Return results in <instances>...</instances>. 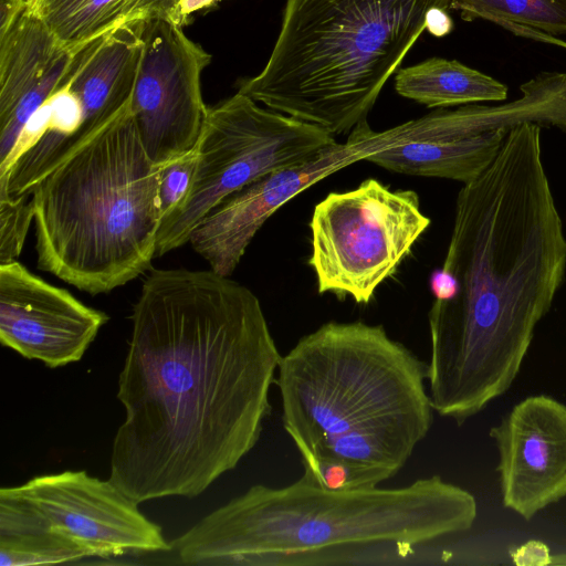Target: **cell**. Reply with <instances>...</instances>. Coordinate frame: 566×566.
<instances>
[{"mask_svg": "<svg viewBox=\"0 0 566 566\" xmlns=\"http://www.w3.org/2000/svg\"><path fill=\"white\" fill-rule=\"evenodd\" d=\"M27 9V0H0V34L7 32Z\"/></svg>", "mask_w": 566, "mask_h": 566, "instance_id": "26", "label": "cell"}, {"mask_svg": "<svg viewBox=\"0 0 566 566\" xmlns=\"http://www.w3.org/2000/svg\"><path fill=\"white\" fill-rule=\"evenodd\" d=\"M336 140L325 129L263 108L238 92L207 108L197 167L184 201L161 220L156 258L185 243L221 201L252 181L300 165Z\"/></svg>", "mask_w": 566, "mask_h": 566, "instance_id": "7", "label": "cell"}, {"mask_svg": "<svg viewBox=\"0 0 566 566\" xmlns=\"http://www.w3.org/2000/svg\"><path fill=\"white\" fill-rule=\"evenodd\" d=\"M87 557L12 486L0 490V566H34Z\"/></svg>", "mask_w": 566, "mask_h": 566, "instance_id": "16", "label": "cell"}, {"mask_svg": "<svg viewBox=\"0 0 566 566\" xmlns=\"http://www.w3.org/2000/svg\"><path fill=\"white\" fill-rule=\"evenodd\" d=\"M517 566H546L552 563L549 548L539 541H528L510 552Z\"/></svg>", "mask_w": 566, "mask_h": 566, "instance_id": "25", "label": "cell"}, {"mask_svg": "<svg viewBox=\"0 0 566 566\" xmlns=\"http://www.w3.org/2000/svg\"><path fill=\"white\" fill-rule=\"evenodd\" d=\"M108 316L14 260L0 264V342L50 368L82 359Z\"/></svg>", "mask_w": 566, "mask_h": 566, "instance_id": "12", "label": "cell"}, {"mask_svg": "<svg viewBox=\"0 0 566 566\" xmlns=\"http://www.w3.org/2000/svg\"><path fill=\"white\" fill-rule=\"evenodd\" d=\"M428 363L382 325L327 322L282 356V423L304 469L352 468L365 488L396 475L433 422Z\"/></svg>", "mask_w": 566, "mask_h": 566, "instance_id": "3", "label": "cell"}, {"mask_svg": "<svg viewBox=\"0 0 566 566\" xmlns=\"http://www.w3.org/2000/svg\"><path fill=\"white\" fill-rule=\"evenodd\" d=\"M142 21L125 23L74 52L66 85L81 103L83 123L70 153L132 101L143 51Z\"/></svg>", "mask_w": 566, "mask_h": 566, "instance_id": "15", "label": "cell"}, {"mask_svg": "<svg viewBox=\"0 0 566 566\" xmlns=\"http://www.w3.org/2000/svg\"><path fill=\"white\" fill-rule=\"evenodd\" d=\"M13 491L33 505L87 557L171 549L161 527L149 521L118 485L85 471L34 476Z\"/></svg>", "mask_w": 566, "mask_h": 566, "instance_id": "10", "label": "cell"}, {"mask_svg": "<svg viewBox=\"0 0 566 566\" xmlns=\"http://www.w3.org/2000/svg\"><path fill=\"white\" fill-rule=\"evenodd\" d=\"M75 51L64 50L40 82L27 92L10 115L0 122V164L7 159L29 118L66 82L67 70Z\"/></svg>", "mask_w": 566, "mask_h": 566, "instance_id": "21", "label": "cell"}, {"mask_svg": "<svg viewBox=\"0 0 566 566\" xmlns=\"http://www.w3.org/2000/svg\"><path fill=\"white\" fill-rule=\"evenodd\" d=\"M370 126L358 124L345 143L313 158L270 172L227 197L192 231L189 243L216 273L230 276L264 222L283 205L327 176L370 153Z\"/></svg>", "mask_w": 566, "mask_h": 566, "instance_id": "11", "label": "cell"}, {"mask_svg": "<svg viewBox=\"0 0 566 566\" xmlns=\"http://www.w3.org/2000/svg\"><path fill=\"white\" fill-rule=\"evenodd\" d=\"M140 35L130 108L148 157L163 166L197 145L208 108L200 80L211 55L166 17L143 19Z\"/></svg>", "mask_w": 566, "mask_h": 566, "instance_id": "9", "label": "cell"}, {"mask_svg": "<svg viewBox=\"0 0 566 566\" xmlns=\"http://www.w3.org/2000/svg\"><path fill=\"white\" fill-rule=\"evenodd\" d=\"M413 190H391L375 178L331 192L313 210L308 265L318 293L368 304L430 226Z\"/></svg>", "mask_w": 566, "mask_h": 566, "instance_id": "8", "label": "cell"}, {"mask_svg": "<svg viewBox=\"0 0 566 566\" xmlns=\"http://www.w3.org/2000/svg\"><path fill=\"white\" fill-rule=\"evenodd\" d=\"M452 28L453 22L448 10L437 9L430 17L427 30L434 36H444L451 32Z\"/></svg>", "mask_w": 566, "mask_h": 566, "instance_id": "27", "label": "cell"}, {"mask_svg": "<svg viewBox=\"0 0 566 566\" xmlns=\"http://www.w3.org/2000/svg\"><path fill=\"white\" fill-rule=\"evenodd\" d=\"M130 102L30 190L38 266L92 295L135 280L156 258L160 166Z\"/></svg>", "mask_w": 566, "mask_h": 566, "instance_id": "5", "label": "cell"}, {"mask_svg": "<svg viewBox=\"0 0 566 566\" xmlns=\"http://www.w3.org/2000/svg\"><path fill=\"white\" fill-rule=\"evenodd\" d=\"M452 0H286L282 27L260 74L240 93L268 108L350 133L437 9Z\"/></svg>", "mask_w": 566, "mask_h": 566, "instance_id": "6", "label": "cell"}, {"mask_svg": "<svg viewBox=\"0 0 566 566\" xmlns=\"http://www.w3.org/2000/svg\"><path fill=\"white\" fill-rule=\"evenodd\" d=\"M221 0H161V15L185 25L195 12L209 9Z\"/></svg>", "mask_w": 566, "mask_h": 566, "instance_id": "24", "label": "cell"}, {"mask_svg": "<svg viewBox=\"0 0 566 566\" xmlns=\"http://www.w3.org/2000/svg\"><path fill=\"white\" fill-rule=\"evenodd\" d=\"M452 9L465 21L482 19L521 36L563 43L566 33V0H452Z\"/></svg>", "mask_w": 566, "mask_h": 566, "instance_id": "20", "label": "cell"}, {"mask_svg": "<svg viewBox=\"0 0 566 566\" xmlns=\"http://www.w3.org/2000/svg\"><path fill=\"white\" fill-rule=\"evenodd\" d=\"M32 220L34 203L30 192L18 197L0 196V264L20 255Z\"/></svg>", "mask_w": 566, "mask_h": 566, "instance_id": "22", "label": "cell"}, {"mask_svg": "<svg viewBox=\"0 0 566 566\" xmlns=\"http://www.w3.org/2000/svg\"><path fill=\"white\" fill-rule=\"evenodd\" d=\"M399 95L428 107H449L479 102H501L507 86L458 61L431 57L401 69L396 75Z\"/></svg>", "mask_w": 566, "mask_h": 566, "instance_id": "18", "label": "cell"}, {"mask_svg": "<svg viewBox=\"0 0 566 566\" xmlns=\"http://www.w3.org/2000/svg\"><path fill=\"white\" fill-rule=\"evenodd\" d=\"M27 10L75 51L134 20L160 14V0H27Z\"/></svg>", "mask_w": 566, "mask_h": 566, "instance_id": "17", "label": "cell"}, {"mask_svg": "<svg viewBox=\"0 0 566 566\" xmlns=\"http://www.w3.org/2000/svg\"><path fill=\"white\" fill-rule=\"evenodd\" d=\"M197 147L181 157L160 166L159 177V200L161 209V220L170 214L188 195L196 167H197Z\"/></svg>", "mask_w": 566, "mask_h": 566, "instance_id": "23", "label": "cell"}, {"mask_svg": "<svg viewBox=\"0 0 566 566\" xmlns=\"http://www.w3.org/2000/svg\"><path fill=\"white\" fill-rule=\"evenodd\" d=\"M64 50L27 9L0 34V122L40 82Z\"/></svg>", "mask_w": 566, "mask_h": 566, "instance_id": "19", "label": "cell"}, {"mask_svg": "<svg viewBox=\"0 0 566 566\" xmlns=\"http://www.w3.org/2000/svg\"><path fill=\"white\" fill-rule=\"evenodd\" d=\"M475 497L440 475L384 489L328 490L302 475L282 488L252 485L171 543L196 566L296 564L297 558L386 545L400 557L418 545L470 530Z\"/></svg>", "mask_w": 566, "mask_h": 566, "instance_id": "4", "label": "cell"}, {"mask_svg": "<svg viewBox=\"0 0 566 566\" xmlns=\"http://www.w3.org/2000/svg\"><path fill=\"white\" fill-rule=\"evenodd\" d=\"M132 322L109 479L138 504L198 496L258 443L282 356L258 296L211 269L151 270Z\"/></svg>", "mask_w": 566, "mask_h": 566, "instance_id": "1", "label": "cell"}, {"mask_svg": "<svg viewBox=\"0 0 566 566\" xmlns=\"http://www.w3.org/2000/svg\"><path fill=\"white\" fill-rule=\"evenodd\" d=\"M551 565H566V554L552 555Z\"/></svg>", "mask_w": 566, "mask_h": 566, "instance_id": "28", "label": "cell"}, {"mask_svg": "<svg viewBox=\"0 0 566 566\" xmlns=\"http://www.w3.org/2000/svg\"><path fill=\"white\" fill-rule=\"evenodd\" d=\"M565 274L541 127L525 123L460 189L444 261L430 276L434 411L461 426L510 389Z\"/></svg>", "mask_w": 566, "mask_h": 566, "instance_id": "2", "label": "cell"}, {"mask_svg": "<svg viewBox=\"0 0 566 566\" xmlns=\"http://www.w3.org/2000/svg\"><path fill=\"white\" fill-rule=\"evenodd\" d=\"M510 130L473 136L462 107L440 108L384 132H370L365 160L389 171L467 184L495 158Z\"/></svg>", "mask_w": 566, "mask_h": 566, "instance_id": "14", "label": "cell"}, {"mask_svg": "<svg viewBox=\"0 0 566 566\" xmlns=\"http://www.w3.org/2000/svg\"><path fill=\"white\" fill-rule=\"evenodd\" d=\"M489 434L506 509L530 521L566 496V405L546 395L526 397Z\"/></svg>", "mask_w": 566, "mask_h": 566, "instance_id": "13", "label": "cell"}]
</instances>
